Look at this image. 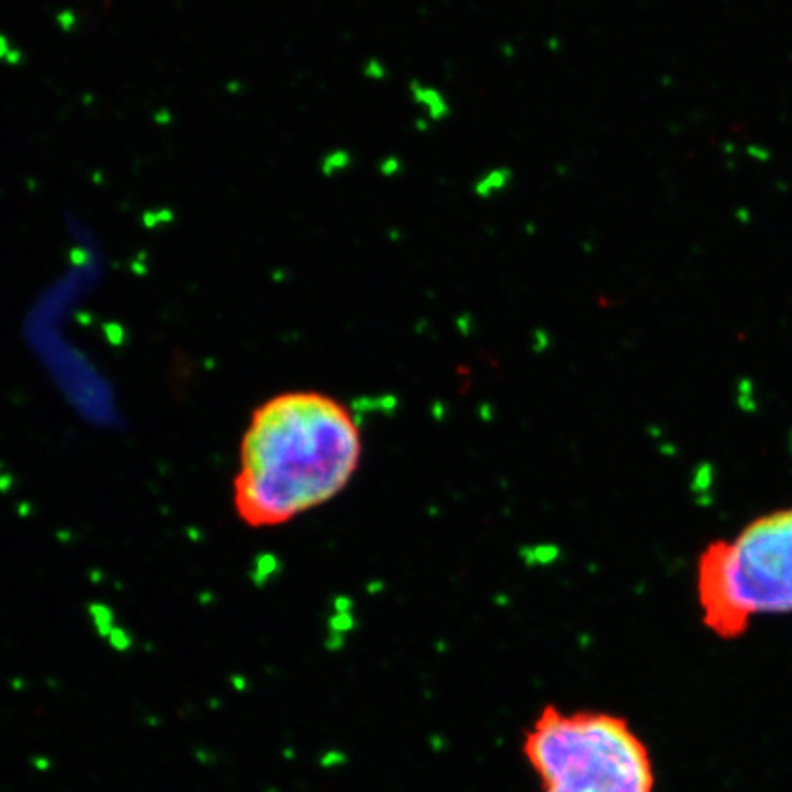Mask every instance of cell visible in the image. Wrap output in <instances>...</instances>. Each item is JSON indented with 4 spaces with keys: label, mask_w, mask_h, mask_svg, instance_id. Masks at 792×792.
Here are the masks:
<instances>
[{
    "label": "cell",
    "mask_w": 792,
    "mask_h": 792,
    "mask_svg": "<svg viewBox=\"0 0 792 792\" xmlns=\"http://www.w3.org/2000/svg\"><path fill=\"white\" fill-rule=\"evenodd\" d=\"M363 435L336 396L297 389L272 396L240 442L233 506L251 528L281 527L336 499L354 479Z\"/></svg>",
    "instance_id": "1"
},
{
    "label": "cell",
    "mask_w": 792,
    "mask_h": 792,
    "mask_svg": "<svg viewBox=\"0 0 792 792\" xmlns=\"http://www.w3.org/2000/svg\"><path fill=\"white\" fill-rule=\"evenodd\" d=\"M695 596L706 629L725 640L745 635L757 616L792 613V506L706 545L697 558Z\"/></svg>",
    "instance_id": "2"
},
{
    "label": "cell",
    "mask_w": 792,
    "mask_h": 792,
    "mask_svg": "<svg viewBox=\"0 0 792 792\" xmlns=\"http://www.w3.org/2000/svg\"><path fill=\"white\" fill-rule=\"evenodd\" d=\"M525 752L545 792H653L647 748L618 717L549 708Z\"/></svg>",
    "instance_id": "3"
},
{
    "label": "cell",
    "mask_w": 792,
    "mask_h": 792,
    "mask_svg": "<svg viewBox=\"0 0 792 792\" xmlns=\"http://www.w3.org/2000/svg\"><path fill=\"white\" fill-rule=\"evenodd\" d=\"M409 94L413 101L424 110L429 122H442L452 114V105L444 96V92L433 85H426L415 79L409 83Z\"/></svg>",
    "instance_id": "4"
},
{
    "label": "cell",
    "mask_w": 792,
    "mask_h": 792,
    "mask_svg": "<svg viewBox=\"0 0 792 792\" xmlns=\"http://www.w3.org/2000/svg\"><path fill=\"white\" fill-rule=\"evenodd\" d=\"M513 173L512 169L506 165H499V167L488 169L486 173L473 182V193L477 195L479 198H492L495 195L503 193L504 189L512 183Z\"/></svg>",
    "instance_id": "5"
},
{
    "label": "cell",
    "mask_w": 792,
    "mask_h": 792,
    "mask_svg": "<svg viewBox=\"0 0 792 792\" xmlns=\"http://www.w3.org/2000/svg\"><path fill=\"white\" fill-rule=\"evenodd\" d=\"M351 163H352V156L347 149H334V151H330V153L323 158L321 171H323L327 176H332V174L345 171Z\"/></svg>",
    "instance_id": "6"
},
{
    "label": "cell",
    "mask_w": 792,
    "mask_h": 792,
    "mask_svg": "<svg viewBox=\"0 0 792 792\" xmlns=\"http://www.w3.org/2000/svg\"><path fill=\"white\" fill-rule=\"evenodd\" d=\"M387 74V68L386 65L380 61V59H367L365 66H363V76L367 77V79H372V81H380V79H383Z\"/></svg>",
    "instance_id": "7"
},
{
    "label": "cell",
    "mask_w": 792,
    "mask_h": 792,
    "mask_svg": "<svg viewBox=\"0 0 792 792\" xmlns=\"http://www.w3.org/2000/svg\"><path fill=\"white\" fill-rule=\"evenodd\" d=\"M347 761V756L341 750H327L320 759V765L323 768H334L340 767Z\"/></svg>",
    "instance_id": "8"
},
{
    "label": "cell",
    "mask_w": 792,
    "mask_h": 792,
    "mask_svg": "<svg viewBox=\"0 0 792 792\" xmlns=\"http://www.w3.org/2000/svg\"><path fill=\"white\" fill-rule=\"evenodd\" d=\"M402 171V162L396 156H387L380 160V173L383 176H396Z\"/></svg>",
    "instance_id": "9"
},
{
    "label": "cell",
    "mask_w": 792,
    "mask_h": 792,
    "mask_svg": "<svg viewBox=\"0 0 792 792\" xmlns=\"http://www.w3.org/2000/svg\"><path fill=\"white\" fill-rule=\"evenodd\" d=\"M193 757L197 759V763H200V765H213V763H217V754H215L211 748L206 747L195 748Z\"/></svg>",
    "instance_id": "10"
},
{
    "label": "cell",
    "mask_w": 792,
    "mask_h": 792,
    "mask_svg": "<svg viewBox=\"0 0 792 792\" xmlns=\"http://www.w3.org/2000/svg\"><path fill=\"white\" fill-rule=\"evenodd\" d=\"M51 765H53V761L48 756H44V754H35V756L30 757V767L35 772H41V774L50 770Z\"/></svg>",
    "instance_id": "11"
},
{
    "label": "cell",
    "mask_w": 792,
    "mask_h": 792,
    "mask_svg": "<svg viewBox=\"0 0 792 792\" xmlns=\"http://www.w3.org/2000/svg\"><path fill=\"white\" fill-rule=\"evenodd\" d=\"M145 725L160 726L162 725V719H158V717H154V716H149V717H145Z\"/></svg>",
    "instance_id": "12"
},
{
    "label": "cell",
    "mask_w": 792,
    "mask_h": 792,
    "mask_svg": "<svg viewBox=\"0 0 792 792\" xmlns=\"http://www.w3.org/2000/svg\"><path fill=\"white\" fill-rule=\"evenodd\" d=\"M233 686H235V690L244 691V681H242V679H235V681H233Z\"/></svg>",
    "instance_id": "13"
},
{
    "label": "cell",
    "mask_w": 792,
    "mask_h": 792,
    "mask_svg": "<svg viewBox=\"0 0 792 792\" xmlns=\"http://www.w3.org/2000/svg\"><path fill=\"white\" fill-rule=\"evenodd\" d=\"M6 48H8V44H6V41H4V39H2V37H0V57L4 56Z\"/></svg>",
    "instance_id": "14"
},
{
    "label": "cell",
    "mask_w": 792,
    "mask_h": 792,
    "mask_svg": "<svg viewBox=\"0 0 792 792\" xmlns=\"http://www.w3.org/2000/svg\"><path fill=\"white\" fill-rule=\"evenodd\" d=\"M295 756V752H292V748H286L285 750V757H288V759H292V757Z\"/></svg>",
    "instance_id": "15"
},
{
    "label": "cell",
    "mask_w": 792,
    "mask_h": 792,
    "mask_svg": "<svg viewBox=\"0 0 792 792\" xmlns=\"http://www.w3.org/2000/svg\"><path fill=\"white\" fill-rule=\"evenodd\" d=\"M264 792H279V791H277L275 787H268V789H264Z\"/></svg>",
    "instance_id": "16"
},
{
    "label": "cell",
    "mask_w": 792,
    "mask_h": 792,
    "mask_svg": "<svg viewBox=\"0 0 792 792\" xmlns=\"http://www.w3.org/2000/svg\"><path fill=\"white\" fill-rule=\"evenodd\" d=\"M219 706H220L219 701H211V708H213V710L215 708H219Z\"/></svg>",
    "instance_id": "17"
}]
</instances>
